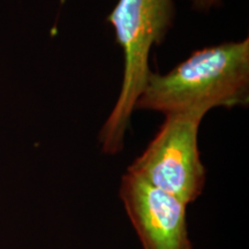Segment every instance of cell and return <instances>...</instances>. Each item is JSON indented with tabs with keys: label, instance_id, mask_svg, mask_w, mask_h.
<instances>
[{
	"label": "cell",
	"instance_id": "obj_2",
	"mask_svg": "<svg viewBox=\"0 0 249 249\" xmlns=\"http://www.w3.org/2000/svg\"><path fill=\"white\" fill-rule=\"evenodd\" d=\"M173 0H119L107 17L124 52V76L117 103L98 135L107 155L123 151L135 104L149 75V55L160 45L173 24Z\"/></svg>",
	"mask_w": 249,
	"mask_h": 249
},
{
	"label": "cell",
	"instance_id": "obj_1",
	"mask_svg": "<svg viewBox=\"0 0 249 249\" xmlns=\"http://www.w3.org/2000/svg\"><path fill=\"white\" fill-rule=\"evenodd\" d=\"M249 39L197 50L166 74L152 73L135 108L170 114L247 107Z\"/></svg>",
	"mask_w": 249,
	"mask_h": 249
},
{
	"label": "cell",
	"instance_id": "obj_5",
	"mask_svg": "<svg viewBox=\"0 0 249 249\" xmlns=\"http://www.w3.org/2000/svg\"><path fill=\"white\" fill-rule=\"evenodd\" d=\"M193 7L196 11H202V12H209L211 8L217 7L220 5V0H192Z\"/></svg>",
	"mask_w": 249,
	"mask_h": 249
},
{
	"label": "cell",
	"instance_id": "obj_4",
	"mask_svg": "<svg viewBox=\"0 0 249 249\" xmlns=\"http://www.w3.org/2000/svg\"><path fill=\"white\" fill-rule=\"evenodd\" d=\"M119 196L143 249H193L185 202L129 172Z\"/></svg>",
	"mask_w": 249,
	"mask_h": 249
},
{
	"label": "cell",
	"instance_id": "obj_3",
	"mask_svg": "<svg viewBox=\"0 0 249 249\" xmlns=\"http://www.w3.org/2000/svg\"><path fill=\"white\" fill-rule=\"evenodd\" d=\"M201 111L165 116V121L144 151L129 165L135 174L188 205L203 192L207 172L198 150Z\"/></svg>",
	"mask_w": 249,
	"mask_h": 249
}]
</instances>
